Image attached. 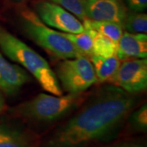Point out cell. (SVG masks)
Wrapping results in <instances>:
<instances>
[{"label":"cell","mask_w":147,"mask_h":147,"mask_svg":"<svg viewBox=\"0 0 147 147\" xmlns=\"http://www.w3.org/2000/svg\"><path fill=\"white\" fill-rule=\"evenodd\" d=\"M137 101L136 95L115 85L102 87L53 131L43 147H86L105 142L120 129Z\"/></svg>","instance_id":"obj_1"},{"label":"cell","mask_w":147,"mask_h":147,"mask_svg":"<svg viewBox=\"0 0 147 147\" xmlns=\"http://www.w3.org/2000/svg\"><path fill=\"white\" fill-rule=\"evenodd\" d=\"M0 49L6 57L33 75L42 89L56 96L63 94L56 74L47 61L1 26Z\"/></svg>","instance_id":"obj_2"},{"label":"cell","mask_w":147,"mask_h":147,"mask_svg":"<svg viewBox=\"0 0 147 147\" xmlns=\"http://www.w3.org/2000/svg\"><path fill=\"white\" fill-rule=\"evenodd\" d=\"M83 93L50 95L40 93L34 98L18 105L12 114L35 123H52L63 118L77 109L85 100Z\"/></svg>","instance_id":"obj_3"},{"label":"cell","mask_w":147,"mask_h":147,"mask_svg":"<svg viewBox=\"0 0 147 147\" xmlns=\"http://www.w3.org/2000/svg\"><path fill=\"white\" fill-rule=\"evenodd\" d=\"M20 25L29 38L57 58L64 60L82 56L62 32L49 28L30 10L21 11Z\"/></svg>","instance_id":"obj_4"},{"label":"cell","mask_w":147,"mask_h":147,"mask_svg":"<svg viewBox=\"0 0 147 147\" xmlns=\"http://www.w3.org/2000/svg\"><path fill=\"white\" fill-rule=\"evenodd\" d=\"M55 74L62 91L68 93H84L97 82L90 58L84 56L62 60Z\"/></svg>","instance_id":"obj_5"},{"label":"cell","mask_w":147,"mask_h":147,"mask_svg":"<svg viewBox=\"0 0 147 147\" xmlns=\"http://www.w3.org/2000/svg\"><path fill=\"white\" fill-rule=\"evenodd\" d=\"M111 82L128 93L144 92L147 88L146 58L124 60Z\"/></svg>","instance_id":"obj_6"},{"label":"cell","mask_w":147,"mask_h":147,"mask_svg":"<svg viewBox=\"0 0 147 147\" xmlns=\"http://www.w3.org/2000/svg\"><path fill=\"white\" fill-rule=\"evenodd\" d=\"M34 9L43 23L63 33L77 34L85 30L83 23L76 16L50 1H38Z\"/></svg>","instance_id":"obj_7"},{"label":"cell","mask_w":147,"mask_h":147,"mask_svg":"<svg viewBox=\"0 0 147 147\" xmlns=\"http://www.w3.org/2000/svg\"><path fill=\"white\" fill-rule=\"evenodd\" d=\"M84 8L87 19L116 22L123 26L127 13L122 0H84Z\"/></svg>","instance_id":"obj_8"},{"label":"cell","mask_w":147,"mask_h":147,"mask_svg":"<svg viewBox=\"0 0 147 147\" xmlns=\"http://www.w3.org/2000/svg\"><path fill=\"white\" fill-rule=\"evenodd\" d=\"M30 80L26 70L9 62L0 53V90L7 95H14Z\"/></svg>","instance_id":"obj_9"},{"label":"cell","mask_w":147,"mask_h":147,"mask_svg":"<svg viewBox=\"0 0 147 147\" xmlns=\"http://www.w3.org/2000/svg\"><path fill=\"white\" fill-rule=\"evenodd\" d=\"M116 55L120 60L146 58V34H132L127 31L123 32L118 42Z\"/></svg>","instance_id":"obj_10"},{"label":"cell","mask_w":147,"mask_h":147,"mask_svg":"<svg viewBox=\"0 0 147 147\" xmlns=\"http://www.w3.org/2000/svg\"><path fill=\"white\" fill-rule=\"evenodd\" d=\"M90 61L93 65L97 82L100 83L111 82L121 64V60L117 55L110 57L92 55L90 57Z\"/></svg>","instance_id":"obj_11"},{"label":"cell","mask_w":147,"mask_h":147,"mask_svg":"<svg viewBox=\"0 0 147 147\" xmlns=\"http://www.w3.org/2000/svg\"><path fill=\"white\" fill-rule=\"evenodd\" d=\"M0 147H37L26 132L7 127H0Z\"/></svg>","instance_id":"obj_12"},{"label":"cell","mask_w":147,"mask_h":147,"mask_svg":"<svg viewBox=\"0 0 147 147\" xmlns=\"http://www.w3.org/2000/svg\"><path fill=\"white\" fill-rule=\"evenodd\" d=\"M83 25L85 30H93L110 38L116 43H118L123 33V26L116 22L92 21L90 19H86L83 21Z\"/></svg>","instance_id":"obj_13"},{"label":"cell","mask_w":147,"mask_h":147,"mask_svg":"<svg viewBox=\"0 0 147 147\" xmlns=\"http://www.w3.org/2000/svg\"><path fill=\"white\" fill-rule=\"evenodd\" d=\"M88 30L92 38V53L101 57H110L117 54L118 43L110 38L101 34L93 30Z\"/></svg>","instance_id":"obj_14"},{"label":"cell","mask_w":147,"mask_h":147,"mask_svg":"<svg viewBox=\"0 0 147 147\" xmlns=\"http://www.w3.org/2000/svg\"><path fill=\"white\" fill-rule=\"evenodd\" d=\"M63 33V32H62ZM64 36L67 38L72 42L75 48L82 56L90 58L93 55L92 53V38L88 30L81 33H63Z\"/></svg>","instance_id":"obj_15"},{"label":"cell","mask_w":147,"mask_h":147,"mask_svg":"<svg viewBox=\"0 0 147 147\" xmlns=\"http://www.w3.org/2000/svg\"><path fill=\"white\" fill-rule=\"evenodd\" d=\"M126 31L132 34H146L147 15L143 12L133 11L127 13L123 23Z\"/></svg>","instance_id":"obj_16"},{"label":"cell","mask_w":147,"mask_h":147,"mask_svg":"<svg viewBox=\"0 0 147 147\" xmlns=\"http://www.w3.org/2000/svg\"><path fill=\"white\" fill-rule=\"evenodd\" d=\"M49 1L61 6L64 9L68 11L69 12L76 16L80 21H84L87 19L85 8H84V0H49Z\"/></svg>","instance_id":"obj_17"},{"label":"cell","mask_w":147,"mask_h":147,"mask_svg":"<svg viewBox=\"0 0 147 147\" xmlns=\"http://www.w3.org/2000/svg\"><path fill=\"white\" fill-rule=\"evenodd\" d=\"M130 123L137 131H146L147 128V106L146 104L142 105L139 109L130 114Z\"/></svg>","instance_id":"obj_18"},{"label":"cell","mask_w":147,"mask_h":147,"mask_svg":"<svg viewBox=\"0 0 147 147\" xmlns=\"http://www.w3.org/2000/svg\"><path fill=\"white\" fill-rule=\"evenodd\" d=\"M127 7L131 11L143 12L147 8V0H125Z\"/></svg>","instance_id":"obj_19"},{"label":"cell","mask_w":147,"mask_h":147,"mask_svg":"<svg viewBox=\"0 0 147 147\" xmlns=\"http://www.w3.org/2000/svg\"><path fill=\"white\" fill-rule=\"evenodd\" d=\"M5 109V98L3 94V92L0 90V115Z\"/></svg>","instance_id":"obj_20"},{"label":"cell","mask_w":147,"mask_h":147,"mask_svg":"<svg viewBox=\"0 0 147 147\" xmlns=\"http://www.w3.org/2000/svg\"><path fill=\"white\" fill-rule=\"evenodd\" d=\"M115 147H142V146L138 145L137 143H131V142H125V143H122Z\"/></svg>","instance_id":"obj_21"},{"label":"cell","mask_w":147,"mask_h":147,"mask_svg":"<svg viewBox=\"0 0 147 147\" xmlns=\"http://www.w3.org/2000/svg\"><path fill=\"white\" fill-rule=\"evenodd\" d=\"M11 1H12V2H15V3H21V2L24 1V0H11Z\"/></svg>","instance_id":"obj_22"}]
</instances>
